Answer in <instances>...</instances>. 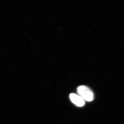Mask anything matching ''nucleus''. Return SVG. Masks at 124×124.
Wrapping results in <instances>:
<instances>
[{
    "instance_id": "nucleus-1",
    "label": "nucleus",
    "mask_w": 124,
    "mask_h": 124,
    "mask_svg": "<svg viewBox=\"0 0 124 124\" xmlns=\"http://www.w3.org/2000/svg\"><path fill=\"white\" fill-rule=\"evenodd\" d=\"M78 95L87 101L90 102L94 99V94L93 91L88 87L84 85H81L77 88Z\"/></svg>"
},
{
    "instance_id": "nucleus-2",
    "label": "nucleus",
    "mask_w": 124,
    "mask_h": 124,
    "mask_svg": "<svg viewBox=\"0 0 124 124\" xmlns=\"http://www.w3.org/2000/svg\"><path fill=\"white\" fill-rule=\"evenodd\" d=\"M69 98L73 104L78 107H81L85 105V100L79 95L72 93L69 95Z\"/></svg>"
}]
</instances>
